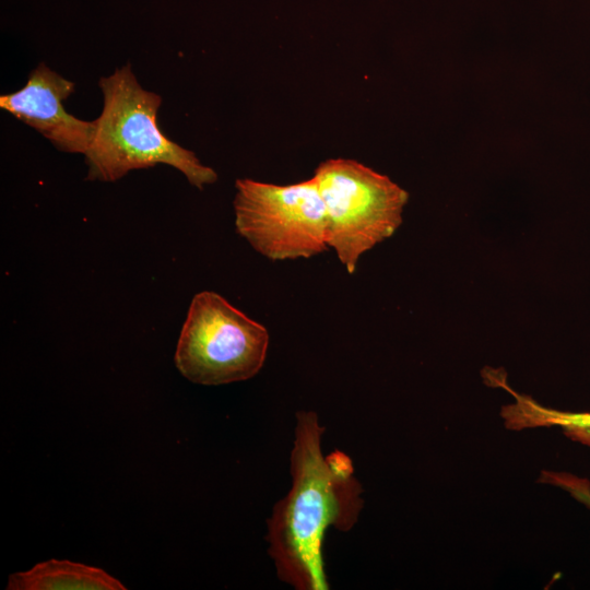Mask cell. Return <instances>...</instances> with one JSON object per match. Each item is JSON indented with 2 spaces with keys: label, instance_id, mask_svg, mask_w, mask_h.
I'll use <instances>...</instances> for the list:
<instances>
[{
  "label": "cell",
  "instance_id": "obj_8",
  "mask_svg": "<svg viewBox=\"0 0 590 590\" xmlns=\"http://www.w3.org/2000/svg\"><path fill=\"white\" fill-rule=\"evenodd\" d=\"M7 590H126L102 568L68 559H48L11 574Z\"/></svg>",
  "mask_w": 590,
  "mask_h": 590
},
{
  "label": "cell",
  "instance_id": "obj_5",
  "mask_svg": "<svg viewBox=\"0 0 590 590\" xmlns=\"http://www.w3.org/2000/svg\"><path fill=\"white\" fill-rule=\"evenodd\" d=\"M235 226L272 261L310 258L327 248V214L317 180L274 185L237 179Z\"/></svg>",
  "mask_w": 590,
  "mask_h": 590
},
{
  "label": "cell",
  "instance_id": "obj_7",
  "mask_svg": "<svg viewBox=\"0 0 590 590\" xmlns=\"http://www.w3.org/2000/svg\"><path fill=\"white\" fill-rule=\"evenodd\" d=\"M484 381L507 391L515 400L500 410L507 429L522 430L536 427H559L564 435L590 448V412L562 411L545 406L533 398L515 391L500 369L487 367Z\"/></svg>",
  "mask_w": 590,
  "mask_h": 590
},
{
  "label": "cell",
  "instance_id": "obj_2",
  "mask_svg": "<svg viewBox=\"0 0 590 590\" xmlns=\"http://www.w3.org/2000/svg\"><path fill=\"white\" fill-rule=\"evenodd\" d=\"M103 109L85 162L86 180L116 181L130 170L166 164L198 189L214 184L216 172L168 139L157 125L162 97L142 88L130 64L99 80Z\"/></svg>",
  "mask_w": 590,
  "mask_h": 590
},
{
  "label": "cell",
  "instance_id": "obj_1",
  "mask_svg": "<svg viewBox=\"0 0 590 590\" xmlns=\"http://www.w3.org/2000/svg\"><path fill=\"white\" fill-rule=\"evenodd\" d=\"M323 433L314 411L297 412L291 452L292 487L268 520V553L276 575L297 590L330 588L323 536L331 527L351 530L364 505L352 460L340 450L323 456Z\"/></svg>",
  "mask_w": 590,
  "mask_h": 590
},
{
  "label": "cell",
  "instance_id": "obj_4",
  "mask_svg": "<svg viewBox=\"0 0 590 590\" xmlns=\"http://www.w3.org/2000/svg\"><path fill=\"white\" fill-rule=\"evenodd\" d=\"M269 346L267 328L220 294L203 291L190 303L175 364L188 380L205 386L252 378L262 368Z\"/></svg>",
  "mask_w": 590,
  "mask_h": 590
},
{
  "label": "cell",
  "instance_id": "obj_3",
  "mask_svg": "<svg viewBox=\"0 0 590 590\" xmlns=\"http://www.w3.org/2000/svg\"><path fill=\"white\" fill-rule=\"evenodd\" d=\"M327 214V245L350 274L363 253L402 223L409 193L386 175L350 158H329L314 172Z\"/></svg>",
  "mask_w": 590,
  "mask_h": 590
},
{
  "label": "cell",
  "instance_id": "obj_6",
  "mask_svg": "<svg viewBox=\"0 0 590 590\" xmlns=\"http://www.w3.org/2000/svg\"><path fill=\"white\" fill-rule=\"evenodd\" d=\"M74 88L72 81L42 62L30 73L22 88L0 96V107L34 128L59 151L84 155L94 134L95 121L67 113L62 103Z\"/></svg>",
  "mask_w": 590,
  "mask_h": 590
},
{
  "label": "cell",
  "instance_id": "obj_9",
  "mask_svg": "<svg viewBox=\"0 0 590 590\" xmlns=\"http://www.w3.org/2000/svg\"><path fill=\"white\" fill-rule=\"evenodd\" d=\"M539 482L563 488L576 500L590 508V483L587 479L566 472L542 471Z\"/></svg>",
  "mask_w": 590,
  "mask_h": 590
}]
</instances>
